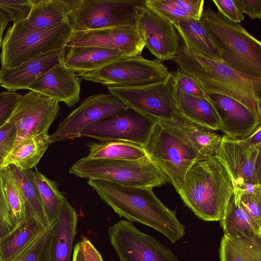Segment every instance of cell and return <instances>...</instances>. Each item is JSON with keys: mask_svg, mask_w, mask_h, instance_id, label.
<instances>
[{"mask_svg": "<svg viewBox=\"0 0 261 261\" xmlns=\"http://www.w3.org/2000/svg\"><path fill=\"white\" fill-rule=\"evenodd\" d=\"M145 4L172 23L181 19L192 18L173 0H145Z\"/></svg>", "mask_w": 261, "mask_h": 261, "instance_id": "obj_37", "label": "cell"}, {"mask_svg": "<svg viewBox=\"0 0 261 261\" xmlns=\"http://www.w3.org/2000/svg\"><path fill=\"white\" fill-rule=\"evenodd\" d=\"M11 21L10 15L0 9V49L3 43V36L5 29L8 23Z\"/></svg>", "mask_w": 261, "mask_h": 261, "instance_id": "obj_47", "label": "cell"}, {"mask_svg": "<svg viewBox=\"0 0 261 261\" xmlns=\"http://www.w3.org/2000/svg\"><path fill=\"white\" fill-rule=\"evenodd\" d=\"M178 193L199 218L219 221L233 191L229 175L213 156L200 158L194 162Z\"/></svg>", "mask_w": 261, "mask_h": 261, "instance_id": "obj_3", "label": "cell"}, {"mask_svg": "<svg viewBox=\"0 0 261 261\" xmlns=\"http://www.w3.org/2000/svg\"><path fill=\"white\" fill-rule=\"evenodd\" d=\"M145 2V0H72L68 21L73 31L136 24L134 8Z\"/></svg>", "mask_w": 261, "mask_h": 261, "instance_id": "obj_10", "label": "cell"}, {"mask_svg": "<svg viewBox=\"0 0 261 261\" xmlns=\"http://www.w3.org/2000/svg\"><path fill=\"white\" fill-rule=\"evenodd\" d=\"M21 94L9 91L0 92V127L10 117Z\"/></svg>", "mask_w": 261, "mask_h": 261, "instance_id": "obj_41", "label": "cell"}, {"mask_svg": "<svg viewBox=\"0 0 261 261\" xmlns=\"http://www.w3.org/2000/svg\"><path fill=\"white\" fill-rule=\"evenodd\" d=\"M107 88L110 93L118 97L127 107L158 120L182 119L174 99L171 71L165 79L157 82L137 86Z\"/></svg>", "mask_w": 261, "mask_h": 261, "instance_id": "obj_9", "label": "cell"}, {"mask_svg": "<svg viewBox=\"0 0 261 261\" xmlns=\"http://www.w3.org/2000/svg\"><path fill=\"white\" fill-rule=\"evenodd\" d=\"M60 108L58 101L35 91H30L21 95L7 121L16 129V138L12 150L26 138L48 134Z\"/></svg>", "mask_w": 261, "mask_h": 261, "instance_id": "obj_13", "label": "cell"}, {"mask_svg": "<svg viewBox=\"0 0 261 261\" xmlns=\"http://www.w3.org/2000/svg\"><path fill=\"white\" fill-rule=\"evenodd\" d=\"M66 47L36 56L19 66L0 69V86L15 92L27 89L41 74L63 62Z\"/></svg>", "mask_w": 261, "mask_h": 261, "instance_id": "obj_20", "label": "cell"}, {"mask_svg": "<svg viewBox=\"0 0 261 261\" xmlns=\"http://www.w3.org/2000/svg\"><path fill=\"white\" fill-rule=\"evenodd\" d=\"M143 147L177 193L189 169L197 159L203 158L192 146L159 121L147 144Z\"/></svg>", "mask_w": 261, "mask_h": 261, "instance_id": "obj_7", "label": "cell"}, {"mask_svg": "<svg viewBox=\"0 0 261 261\" xmlns=\"http://www.w3.org/2000/svg\"><path fill=\"white\" fill-rule=\"evenodd\" d=\"M158 121L167 129L192 146L201 157L215 156L221 138V136L215 131L182 119Z\"/></svg>", "mask_w": 261, "mask_h": 261, "instance_id": "obj_22", "label": "cell"}, {"mask_svg": "<svg viewBox=\"0 0 261 261\" xmlns=\"http://www.w3.org/2000/svg\"><path fill=\"white\" fill-rule=\"evenodd\" d=\"M126 56L121 51L96 46L66 47L62 64L75 72L100 69Z\"/></svg>", "mask_w": 261, "mask_h": 261, "instance_id": "obj_23", "label": "cell"}, {"mask_svg": "<svg viewBox=\"0 0 261 261\" xmlns=\"http://www.w3.org/2000/svg\"><path fill=\"white\" fill-rule=\"evenodd\" d=\"M200 21L221 52V62L237 72L261 78V42L239 23L208 7Z\"/></svg>", "mask_w": 261, "mask_h": 261, "instance_id": "obj_4", "label": "cell"}, {"mask_svg": "<svg viewBox=\"0 0 261 261\" xmlns=\"http://www.w3.org/2000/svg\"><path fill=\"white\" fill-rule=\"evenodd\" d=\"M34 179L49 222L58 217L61 203L66 198L59 191L57 182L37 169L33 171Z\"/></svg>", "mask_w": 261, "mask_h": 261, "instance_id": "obj_34", "label": "cell"}, {"mask_svg": "<svg viewBox=\"0 0 261 261\" xmlns=\"http://www.w3.org/2000/svg\"><path fill=\"white\" fill-rule=\"evenodd\" d=\"M207 94L220 119V130L227 137L244 139L261 125V118L239 101L220 94Z\"/></svg>", "mask_w": 261, "mask_h": 261, "instance_id": "obj_18", "label": "cell"}, {"mask_svg": "<svg viewBox=\"0 0 261 261\" xmlns=\"http://www.w3.org/2000/svg\"><path fill=\"white\" fill-rule=\"evenodd\" d=\"M77 215L67 199L60 204L55 228L51 261H72Z\"/></svg>", "mask_w": 261, "mask_h": 261, "instance_id": "obj_25", "label": "cell"}, {"mask_svg": "<svg viewBox=\"0 0 261 261\" xmlns=\"http://www.w3.org/2000/svg\"><path fill=\"white\" fill-rule=\"evenodd\" d=\"M218 12L227 19L240 23L245 18L244 15L237 6L234 0H213Z\"/></svg>", "mask_w": 261, "mask_h": 261, "instance_id": "obj_42", "label": "cell"}, {"mask_svg": "<svg viewBox=\"0 0 261 261\" xmlns=\"http://www.w3.org/2000/svg\"><path fill=\"white\" fill-rule=\"evenodd\" d=\"M172 60L178 69L196 80L206 93L233 98L261 118V78L242 74L220 61L196 54L184 46Z\"/></svg>", "mask_w": 261, "mask_h": 261, "instance_id": "obj_2", "label": "cell"}, {"mask_svg": "<svg viewBox=\"0 0 261 261\" xmlns=\"http://www.w3.org/2000/svg\"><path fill=\"white\" fill-rule=\"evenodd\" d=\"M89 147V154L86 156L88 159L133 161L147 155L142 146L122 141L93 143Z\"/></svg>", "mask_w": 261, "mask_h": 261, "instance_id": "obj_32", "label": "cell"}, {"mask_svg": "<svg viewBox=\"0 0 261 261\" xmlns=\"http://www.w3.org/2000/svg\"><path fill=\"white\" fill-rule=\"evenodd\" d=\"M33 0H0V9L7 13L16 23L28 17Z\"/></svg>", "mask_w": 261, "mask_h": 261, "instance_id": "obj_39", "label": "cell"}, {"mask_svg": "<svg viewBox=\"0 0 261 261\" xmlns=\"http://www.w3.org/2000/svg\"><path fill=\"white\" fill-rule=\"evenodd\" d=\"M72 261H84L80 242L77 243L73 248Z\"/></svg>", "mask_w": 261, "mask_h": 261, "instance_id": "obj_48", "label": "cell"}, {"mask_svg": "<svg viewBox=\"0 0 261 261\" xmlns=\"http://www.w3.org/2000/svg\"><path fill=\"white\" fill-rule=\"evenodd\" d=\"M0 183L2 191L15 225L25 218L21 195L9 166L0 169Z\"/></svg>", "mask_w": 261, "mask_h": 261, "instance_id": "obj_35", "label": "cell"}, {"mask_svg": "<svg viewBox=\"0 0 261 261\" xmlns=\"http://www.w3.org/2000/svg\"><path fill=\"white\" fill-rule=\"evenodd\" d=\"M80 243L84 261H103L100 252L88 238L83 236Z\"/></svg>", "mask_w": 261, "mask_h": 261, "instance_id": "obj_46", "label": "cell"}, {"mask_svg": "<svg viewBox=\"0 0 261 261\" xmlns=\"http://www.w3.org/2000/svg\"><path fill=\"white\" fill-rule=\"evenodd\" d=\"M0 261H3L1 249V247H0Z\"/></svg>", "mask_w": 261, "mask_h": 261, "instance_id": "obj_49", "label": "cell"}, {"mask_svg": "<svg viewBox=\"0 0 261 261\" xmlns=\"http://www.w3.org/2000/svg\"><path fill=\"white\" fill-rule=\"evenodd\" d=\"M173 24L186 48L196 54L221 61L220 51L200 20L190 18Z\"/></svg>", "mask_w": 261, "mask_h": 261, "instance_id": "obj_26", "label": "cell"}, {"mask_svg": "<svg viewBox=\"0 0 261 261\" xmlns=\"http://www.w3.org/2000/svg\"><path fill=\"white\" fill-rule=\"evenodd\" d=\"M72 0H33L25 19L11 25L22 30H44L68 21Z\"/></svg>", "mask_w": 261, "mask_h": 261, "instance_id": "obj_21", "label": "cell"}, {"mask_svg": "<svg viewBox=\"0 0 261 261\" xmlns=\"http://www.w3.org/2000/svg\"><path fill=\"white\" fill-rule=\"evenodd\" d=\"M88 184L120 217L154 229L172 243L185 236V226L176 213L155 196L153 188L125 186L99 179H88Z\"/></svg>", "mask_w": 261, "mask_h": 261, "instance_id": "obj_1", "label": "cell"}, {"mask_svg": "<svg viewBox=\"0 0 261 261\" xmlns=\"http://www.w3.org/2000/svg\"><path fill=\"white\" fill-rule=\"evenodd\" d=\"M27 89L63 102L69 108L74 107L80 100L79 76L62 63L41 74Z\"/></svg>", "mask_w": 261, "mask_h": 261, "instance_id": "obj_19", "label": "cell"}, {"mask_svg": "<svg viewBox=\"0 0 261 261\" xmlns=\"http://www.w3.org/2000/svg\"><path fill=\"white\" fill-rule=\"evenodd\" d=\"M41 228L32 219L25 218L9 233L0 239L3 261H7L17 252Z\"/></svg>", "mask_w": 261, "mask_h": 261, "instance_id": "obj_33", "label": "cell"}, {"mask_svg": "<svg viewBox=\"0 0 261 261\" xmlns=\"http://www.w3.org/2000/svg\"><path fill=\"white\" fill-rule=\"evenodd\" d=\"M233 191L242 208L261 226V185L248 184Z\"/></svg>", "mask_w": 261, "mask_h": 261, "instance_id": "obj_36", "label": "cell"}, {"mask_svg": "<svg viewBox=\"0 0 261 261\" xmlns=\"http://www.w3.org/2000/svg\"><path fill=\"white\" fill-rule=\"evenodd\" d=\"M136 25L145 47L161 62L173 60L180 54L184 44L171 22L145 3L134 8Z\"/></svg>", "mask_w": 261, "mask_h": 261, "instance_id": "obj_15", "label": "cell"}, {"mask_svg": "<svg viewBox=\"0 0 261 261\" xmlns=\"http://www.w3.org/2000/svg\"><path fill=\"white\" fill-rule=\"evenodd\" d=\"M158 121L152 116L127 107L88 126L81 136L102 141H126L144 147Z\"/></svg>", "mask_w": 261, "mask_h": 261, "instance_id": "obj_11", "label": "cell"}, {"mask_svg": "<svg viewBox=\"0 0 261 261\" xmlns=\"http://www.w3.org/2000/svg\"><path fill=\"white\" fill-rule=\"evenodd\" d=\"M51 143L48 134L26 138L11 151L1 168L13 165L22 170H31L38 163Z\"/></svg>", "mask_w": 261, "mask_h": 261, "instance_id": "obj_29", "label": "cell"}, {"mask_svg": "<svg viewBox=\"0 0 261 261\" xmlns=\"http://www.w3.org/2000/svg\"><path fill=\"white\" fill-rule=\"evenodd\" d=\"M171 75L173 82L182 92L191 96L209 100L207 94L192 77L178 68L175 71H171Z\"/></svg>", "mask_w": 261, "mask_h": 261, "instance_id": "obj_38", "label": "cell"}, {"mask_svg": "<svg viewBox=\"0 0 261 261\" xmlns=\"http://www.w3.org/2000/svg\"><path fill=\"white\" fill-rule=\"evenodd\" d=\"M70 173L88 179H99L129 187H160L167 179L146 155L137 160L92 159L84 157L69 169Z\"/></svg>", "mask_w": 261, "mask_h": 261, "instance_id": "obj_5", "label": "cell"}, {"mask_svg": "<svg viewBox=\"0 0 261 261\" xmlns=\"http://www.w3.org/2000/svg\"><path fill=\"white\" fill-rule=\"evenodd\" d=\"M219 258L220 261H261V233L240 237L224 234Z\"/></svg>", "mask_w": 261, "mask_h": 261, "instance_id": "obj_28", "label": "cell"}, {"mask_svg": "<svg viewBox=\"0 0 261 261\" xmlns=\"http://www.w3.org/2000/svg\"><path fill=\"white\" fill-rule=\"evenodd\" d=\"M126 107L110 93L89 96L60 123L57 130L50 135L51 143L81 137L88 126Z\"/></svg>", "mask_w": 261, "mask_h": 261, "instance_id": "obj_16", "label": "cell"}, {"mask_svg": "<svg viewBox=\"0 0 261 261\" xmlns=\"http://www.w3.org/2000/svg\"><path fill=\"white\" fill-rule=\"evenodd\" d=\"M173 92L183 120L215 132L220 130V119L210 100L187 94L174 82Z\"/></svg>", "mask_w": 261, "mask_h": 261, "instance_id": "obj_24", "label": "cell"}, {"mask_svg": "<svg viewBox=\"0 0 261 261\" xmlns=\"http://www.w3.org/2000/svg\"><path fill=\"white\" fill-rule=\"evenodd\" d=\"M108 235L119 261H179L155 238L141 232L127 220L110 227Z\"/></svg>", "mask_w": 261, "mask_h": 261, "instance_id": "obj_12", "label": "cell"}, {"mask_svg": "<svg viewBox=\"0 0 261 261\" xmlns=\"http://www.w3.org/2000/svg\"><path fill=\"white\" fill-rule=\"evenodd\" d=\"M16 138V129L12 123L6 122L0 127V169L11 152Z\"/></svg>", "mask_w": 261, "mask_h": 261, "instance_id": "obj_40", "label": "cell"}, {"mask_svg": "<svg viewBox=\"0 0 261 261\" xmlns=\"http://www.w3.org/2000/svg\"><path fill=\"white\" fill-rule=\"evenodd\" d=\"M167 67L157 59L125 56L96 70L77 73L86 81L108 86L130 87L146 85L165 79Z\"/></svg>", "mask_w": 261, "mask_h": 261, "instance_id": "obj_8", "label": "cell"}, {"mask_svg": "<svg viewBox=\"0 0 261 261\" xmlns=\"http://www.w3.org/2000/svg\"><path fill=\"white\" fill-rule=\"evenodd\" d=\"M173 1L192 18L200 20L204 10V0H173Z\"/></svg>", "mask_w": 261, "mask_h": 261, "instance_id": "obj_44", "label": "cell"}, {"mask_svg": "<svg viewBox=\"0 0 261 261\" xmlns=\"http://www.w3.org/2000/svg\"><path fill=\"white\" fill-rule=\"evenodd\" d=\"M57 218L41 227L31 239L7 261H51Z\"/></svg>", "mask_w": 261, "mask_h": 261, "instance_id": "obj_30", "label": "cell"}, {"mask_svg": "<svg viewBox=\"0 0 261 261\" xmlns=\"http://www.w3.org/2000/svg\"><path fill=\"white\" fill-rule=\"evenodd\" d=\"M79 46H96L117 50L126 56H139L145 43L136 24H130L73 31L66 47Z\"/></svg>", "mask_w": 261, "mask_h": 261, "instance_id": "obj_17", "label": "cell"}, {"mask_svg": "<svg viewBox=\"0 0 261 261\" xmlns=\"http://www.w3.org/2000/svg\"><path fill=\"white\" fill-rule=\"evenodd\" d=\"M8 166L19 188L25 218L33 219L40 227L46 226L49 222L35 183L33 171L22 170L13 165Z\"/></svg>", "mask_w": 261, "mask_h": 261, "instance_id": "obj_27", "label": "cell"}, {"mask_svg": "<svg viewBox=\"0 0 261 261\" xmlns=\"http://www.w3.org/2000/svg\"><path fill=\"white\" fill-rule=\"evenodd\" d=\"M72 32L69 21L44 30H22L11 26L3 41L1 68H14L36 56L65 48Z\"/></svg>", "mask_w": 261, "mask_h": 261, "instance_id": "obj_6", "label": "cell"}, {"mask_svg": "<svg viewBox=\"0 0 261 261\" xmlns=\"http://www.w3.org/2000/svg\"><path fill=\"white\" fill-rule=\"evenodd\" d=\"M215 157L229 175L233 190L248 184L261 185V145L246 139L221 137Z\"/></svg>", "mask_w": 261, "mask_h": 261, "instance_id": "obj_14", "label": "cell"}, {"mask_svg": "<svg viewBox=\"0 0 261 261\" xmlns=\"http://www.w3.org/2000/svg\"><path fill=\"white\" fill-rule=\"evenodd\" d=\"M234 2L240 11L251 19L261 18V0H234Z\"/></svg>", "mask_w": 261, "mask_h": 261, "instance_id": "obj_45", "label": "cell"}, {"mask_svg": "<svg viewBox=\"0 0 261 261\" xmlns=\"http://www.w3.org/2000/svg\"><path fill=\"white\" fill-rule=\"evenodd\" d=\"M15 227L0 183V239L11 232Z\"/></svg>", "mask_w": 261, "mask_h": 261, "instance_id": "obj_43", "label": "cell"}, {"mask_svg": "<svg viewBox=\"0 0 261 261\" xmlns=\"http://www.w3.org/2000/svg\"><path fill=\"white\" fill-rule=\"evenodd\" d=\"M219 221L224 234L229 237L261 233V226L251 219L233 195L228 200Z\"/></svg>", "mask_w": 261, "mask_h": 261, "instance_id": "obj_31", "label": "cell"}]
</instances>
